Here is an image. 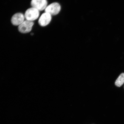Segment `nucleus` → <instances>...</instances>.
Wrapping results in <instances>:
<instances>
[{
	"instance_id": "nucleus-1",
	"label": "nucleus",
	"mask_w": 124,
	"mask_h": 124,
	"mask_svg": "<svg viewBox=\"0 0 124 124\" xmlns=\"http://www.w3.org/2000/svg\"><path fill=\"white\" fill-rule=\"evenodd\" d=\"M24 16L26 20L33 21L39 18V11L34 8L32 7L26 11Z\"/></svg>"
},
{
	"instance_id": "nucleus-4",
	"label": "nucleus",
	"mask_w": 124,
	"mask_h": 124,
	"mask_svg": "<svg viewBox=\"0 0 124 124\" xmlns=\"http://www.w3.org/2000/svg\"><path fill=\"white\" fill-rule=\"evenodd\" d=\"M31 4L32 7L41 11L46 9L47 2L46 0H32Z\"/></svg>"
},
{
	"instance_id": "nucleus-3",
	"label": "nucleus",
	"mask_w": 124,
	"mask_h": 124,
	"mask_svg": "<svg viewBox=\"0 0 124 124\" xmlns=\"http://www.w3.org/2000/svg\"><path fill=\"white\" fill-rule=\"evenodd\" d=\"M61 8V6L58 3L54 2L47 6L45 9V11L51 15H55L59 13Z\"/></svg>"
},
{
	"instance_id": "nucleus-8",
	"label": "nucleus",
	"mask_w": 124,
	"mask_h": 124,
	"mask_svg": "<svg viewBox=\"0 0 124 124\" xmlns=\"http://www.w3.org/2000/svg\"><path fill=\"white\" fill-rule=\"evenodd\" d=\"M31 35H33V33H31Z\"/></svg>"
},
{
	"instance_id": "nucleus-2",
	"label": "nucleus",
	"mask_w": 124,
	"mask_h": 124,
	"mask_svg": "<svg viewBox=\"0 0 124 124\" xmlns=\"http://www.w3.org/2000/svg\"><path fill=\"white\" fill-rule=\"evenodd\" d=\"M34 24L33 22L26 20L18 26V31L23 33H29L31 30Z\"/></svg>"
},
{
	"instance_id": "nucleus-6",
	"label": "nucleus",
	"mask_w": 124,
	"mask_h": 124,
	"mask_svg": "<svg viewBox=\"0 0 124 124\" xmlns=\"http://www.w3.org/2000/svg\"><path fill=\"white\" fill-rule=\"evenodd\" d=\"M24 16L23 14L16 13L12 16L11 22L13 25L19 26L24 21Z\"/></svg>"
},
{
	"instance_id": "nucleus-5",
	"label": "nucleus",
	"mask_w": 124,
	"mask_h": 124,
	"mask_svg": "<svg viewBox=\"0 0 124 124\" xmlns=\"http://www.w3.org/2000/svg\"><path fill=\"white\" fill-rule=\"evenodd\" d=\"M52 15L50 14L45 12L42 14L39 20V24L42 27L47 26L50 22L52 20Z\"/></svg>"
},
{
	"instance_id": "nucleus-7",
	"label": "nucleus",
	"mask_w": 124,
	"mask_h": 124,
	"mask_svg": "<svg viewBox=\"0 0 124 124\" xmlns=\"http://www.w3.org/2000/svg\"><path fill=\"white\" fill-rule=\"evenodd\" d=\"M124 83V73L121 74L115 82V85L118 87H120Z\"/></svg>"
},
{
	"instance_id": "nucleus-9",
	"label": "nucleus",
	"mask_w": 124,
	"mask_h": 124,
	"mask_svg": "<svg viewBox=\"0 0 124 124\" xmlns=\"http://www.w3.org/2000/svg\"></svg>"
}]
</instances>
